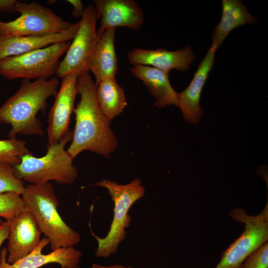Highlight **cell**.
Returning a JSON list of instances; mask_svg holds the SVG:
<instances>
[{"label":"cell","mask_w":268,"mask_h":268,"mask_svg":"<svg viewBox=\"0 0 268 268\" xmlns=\"http://www.w3.org/2000/svg\"><path fill=\"white\" fill-rule=\"evenodd\" d=\"M132 74L141 80L155 100L156 107L178 106V93L172 87L168 73L155 67L135 65L131 68Z\"/></svg>","instance_id":"e0dca14e"},{"label":"cell","mask_w":268,"mask_h":268,"mask_svg":"<svg viewBox=\"0 0 268 268\" xmlns=\"http://www.w3.org/2000/svg\"><path fill=\"white\" fill-rule=\"evenodd\" d=\"M128 59L133 66H150L169 73L173 69L182 71L188 70L195 58L190 47L186 46L174 51L162 48H134L128 52Z\"/></svg>","instance_id":"5bb4252c"},{"label":"cell","mask_w":268,"mask_h":268,"mask_svg":"<svg viewBox=\"0 0 268 268\" xmlns=\"http://www.w3.org/2000/svg\"><path fill=\"white\" fill-rule=\"evenodd\" d=\"M32 154L26 147V142L15 137L0 139V163L14 166L19 164L21 157Z\"/></svg>","instance_id":"44dd1931"},{"label":"cell","mask_w":268,"mask_h":268,"mask_svg":"<svg viewBox=\"0 0 268 268\" xmlns=\"http://www.w3.org/2000/svg\"><path fill=\"white\" fill-rule=\"evenodd\" d=\"M25 210L21 195L14 192L0 193V218L9 221Z\"/></svg>","instance_id":"7402d4cb"},{"label":"cell","mask_w":268,"mask_h":268,"mask_svg":"<svg viewBox=\"0 0 268 268\" xmlns=\"http://www.w3.org/2000/svg\"><path fill=\"white\" fill-rule=\"evenodd\" d=\"M78 76L69 74L62 78L48 119V145L59 142L69 131L70 116L74 109Z\"/></svg>","instance_id":"30bf717a"},{"label":"cell","mask_w":268,"mask_h":268,"mask_svg":"<svg viewBox=\"0 0 268 268\" xmlns=\"http://www.w3.org/2000/svg\"><path fill=\"white\" fill-rule=\"evenodd\" d=\"M96 92L99 106L110 121L119 115L127 105L124 91L115 76L104 79L97 83Z\"/></svg>","instance_id":"ffe728a7"},{"label":"cell","mask_w":268,"mask_h":268,"mask_svg":"<svg viewBox=\"0 0 268 268\" xmlns=\"http://www.w3.org/2000/svg\"><path fill=\"white\" fill-rule=\"evenodd\" d=\"M79 21L67 30L41 36L10 37L0 35V61L9 57L25 54L56 43L70 41L74 38Z\"/></svg>","instance_id":"2e32d148"},{"label":"cell","mask_w":268,"mask_h":268,"mask_svg":"<svg viewBox=\"0 0 268 268\" xmlns=\"http://www.w3.org/2000/svg\"><path fill=\"white\" fill-rule=\"evenodd\" d=\"M76 88L80 99L73 110L75 124L67 151L73 159L84 150L107 157L115 150L118 141L99 106L96 82L89 73L83 74L78 76Z\"/></svg>","instance_id":"6da1fadb"},{"label":"cell","mask_w":268,"mask_h":268,"mask_svg":"<svg viewBox=\"0 0 268 268\" xmlns=\"http://www.w3.org/2000/svg\"><path fill=\"white\" fill-rule=\"evenodd\" d=\"M25 187L24 182L15 176L13 166L0 163V193L14 192L21 195Z\"/></svg>","instance_id":"603a6c76"},{"label":"cell","mask_w":268,"mask_h":268,"mask_svg":"<svg viewBox=\"0 0 268 268\" xmlns=\"http://www.w3.org/2000/svg\"><path fill=\"white\" fill-rule=\"evenodd\" d=\"M70 41L52 44L0 61V75L9 80H30L51 77L56 74L59 59Z\"/></svg>","instance_id":"8992f818"},{"label":"cell","mask_w":268,"mask_h":268,"mask_svg":"<svg viewBox=\"0 0 268 268\" xmlns=\"http://www.w3.org/2000/svg\"><path fill=\"white\" fill-rule=\"evenodd\" d=\"M257 21V18L249 13L241 0H222L221 17L219 24L214 28L211 46L217 49L233 29Z\"/></svg>","instance_id":"d6986e66"},{"label":"cell","mask_w":268,"mask_h":268,"mask_svg":"<svg viewBox=\"0 0 268 268\" xmlns=\"http://www.w3.org/2000/svg\"><path fill=\"white\" fill-rule=\"evenodd\" d=\"M73 132L69 131L58 143L47 146L46 154L40 157L26 154L19 164L13 166L15 176L30 184L38 185L55 181L70 185L78 178V172L72 158L65 150L71 140Z\"/></svg>","instance_id":"277c9868"},{"label":"cell","mask_w":268,"mask_h":268,"mask_svg":"<svg viewBox=\"0 0 268 268\" xmlns=\"http://www.w3.org/2000/svg\"><path fill=\"white\" fill-rule=\"evenodd\" d=\"M16 0H0V11L3 12H14L16 11L15 4Z\"/></svg>","instance_id":"d4e9b609"},{"label":"cell","mask_w":268,"mask_h":268,"mask_svg":"<svg viewBox=\"0 0 268 268\" xmlns=\"http://www.w3.org/2000/svg\"><path fill=\"white\" fill-rule=\"evenodd\" d=\"M67 1L73 7L71 14L75 17H81L85 9L82 1L80 0H68Z\"/></svg>","instance_id":"484cf974"},{"label":"cell","mask_w":268,"mask_h":268,"mask_svg":"<svg viewBox=\"0 0 268 268\" xmlns=\"http://www.w3.org/2000/svg\"><path fill=\"white\" fill-rule=\"evenodd\" d=\"M59 83L57 77L22 80L17 92L0 107V123L11 126L9 138L44 134L37 115L47 108V99L56 95Z\"/></svg>","instance_id":"7a4b0ae2"},{"label":"cell","mask_w":268,"mask_h":268,"mask_svg":"<svg viewBox=\"0 0 268 268\" xmlns=\"http://www.w3.org/2000/svg\"><path fill=\"white\" fill-rule=\"evenodd\" d=\"M21 197L25 209L34 216L52 251L73 247L79 243L80 234L71 228L58 212L59 201L51 183L27 185Z\"/></svg>","instance_id":"3957f363"},{"label":"cell","mask_w":268,"mask_h":268,"mask_svg":"<svg viewBox=\"0 0 268 268\" xmlns=\"http://www.w3.org/2000/svg\"><path fill=\"white\" fill-rule=\"evenodd\" d=\"M49 244L48 240L44 237L31 253L13 264L7 262V249L3 247L0 252V268H39L51 263L58 264L61 268H80L79 264L82 256L80 251L69 247L43 254V249Z\"/></svg>","instance_id":"4fadbf2b"},{"label":"cell","mask_w":268,"mask_h":268,"mask_svg":"<svg viewBox=\"0 0 268 268\" xmlns=\"http://www.w3.org/2000/svg\"><path fill=\"white\" fill-rule=\"evenodd\" d=\"M7 261L13 264L31 253L40 243L41 232L33 215L25 210L9 221Z\"/></svg>","instance_id":"8fae6325"},{"label":"cell","mask_w":268,"mask_h":268,"mask_svg":"<svg viewBox=\"0 0 268 268\" xmlns=\"http://www.w3.org/2000/svg\"><path fill=\"white\" fill-rule=\"evenodd\" d=\"M91 268H133L131 267H125L118 264H115L110 266H102L96 263H93Z\"/></svg>","instance_id":"83f0119b"},{"label":"cell","mask_w":268,"mask_h":268,"mask_svg":"<svg viewBox=\"0 0 268 268\" xmlns=\"http://www.w3.org/2000/svg\"><path fill=\"white\" fill-rule=\"evenodd\" d=\"M98 16L93 4L85 7L77 31L59 63L56 75L63 78L69 74L79 76L88 73L93 55L102 33L96 29Z\"/></svg>","instance_id":"ba28073f"},{"label":"cell","mask_w":268,"mask_h":268,"mask_svg":"<svg viewBox=\"0 0 268 268\" xmlns=\"http://www.w3.org/2000/svg\"><path fill=\"white\" fill-rule=\"evenodd\" d=\"M3 222V221H2L1 218H0V225Z\"/></svg>","instance_id":"f1b7e54d"},{"label":"cell","mask_w":268,"mask_h":268,"mask_svg":"<svg viewBox=\"0 0 268 268\" xmlns=\"http://www.w3.org/2000/svg\"><path fill=\"white\" fill-rule=\"evenodd\" d=\"M107 189L114 204V216L107 235L100 238L92 231L96 239L98 247L95 255L98 258H108L118 251L120 243L126 237V228L131 223V216L128 212L133 204L145 195V188L139 178H136L125 185L104 179L91 185Z\"/></svg>","instance_id":"5b68a950"},{"label":"cell","mask_w":268,"mask_h":268,"mask_svg":"<svg viewBox=\"0 0 268 268\" xmlns=\"http://www.w3.org/2000/svg\"><path fill=\"white\" fill-rule=\"evenodd\" d=\"M234 220L245 224L241 235L222 253L214 268H239L245 260L268 240V203L257 215H248L244 208L230 212Z\"/></svg>","instance_id":"52a82bcc"},{"label":"cell","mask_w":268,"mask_h":268,"mask_svg":"<svg viewBox=\"0 0 268 268\" xmlns=\"http://www.w3.org/2000/svg\"><path fill=\"white\" fill-rule=\"evenodd\" d=\"M115 35V29L105 30L96 46L89 68L96 84L104 79L115 76L117 72L119 67Z\"/></svg>","instance_id":"ac0fdd59"},{"label":"cell","mask_w":268,"mask_h":268,"mask_svg":"<svg viewBox=\"0 0 268 268\" xmlns=\"http://www.w3.org/2000/svg\"><path fill=\"white\" fill-rule=\"evenodd\" d=\"M216 50L212 46L209 49L189 85L178 93V106L181 110L184 119L190 124H199L202 115L200 104L201 95L213 67Z\"/></svg>","instance_id":"9a60e30c"},{"label":"cell","mask_w":268,"mask_h":268,"mask_svg":"<svg viewBox=\"0 0 268 268\" xmlns=\"http://www.w3.org/2000/svg\"><path fill=\"white\" fill-rule=\"evenodd\" d=\"M239 268H268V242L251 253Z\"/></svg>","instance_id":"cb8c5ba5"},{"label":"cell","mask_w":268,"mask_h":268,"mask_svg":"<svg viewBox=\"0 0 268 268\" xmlns=\"http://www.w3.org/2000/svg\"><path fill=\"white\" fill-rule=\"evenodd\" d=\"M16 10L20 15L12 21H0V35L10 37L41 36L65 31L72 25L51 9L35 1L17 0Z\"/></svg>","instance_id":"9c48e42d"},{"label":"cell","mask_w":268,"mask_h":268,"mask_svg":"<svg viewBox=\"0 0 268 268\" xmlns=\"http://www.w3.org/2000/svg\"><path fill=\"white\" fill-rule=\"evenodd\" d=\"M8 235V225L6 221L0 225V248L4 241L7 239Z\"/></svg>","instance_id":"4316f807"},{"label":"cell","mask_w":268,"mask_h":268,"mask_svg":"<svg viewBox=\"0 0 268 268\" xmlns=\"http://www.w3.org/2000/svg\"><path fill=\"white\" fill-rule=\"evenodd\" d=\"M94 3L100 19L99 33L118 27L136 30L143 24V11L134 0H95Z\"/></svg>","instance_id":"7c38bea8"}]
</instances>
